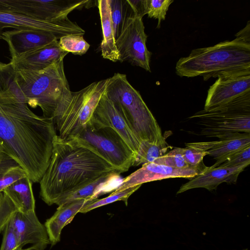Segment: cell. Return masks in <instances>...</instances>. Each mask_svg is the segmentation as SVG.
Instances as JSON below:
<instances>
[{
  "mask_svg": "<svg viewBox=\"0 0 250 250\" xmlns=\"http://www.w3.org/2000/svg\"><path fill=\"white\" fill-rule=\"evenodd\" d=\"M179 150L185 162L190 166L199 165L203 162L204 157L208 155L207 152L192 147H179Z\"/></svg>",
  "mask_w": 250,
  "mask_h": 250,
  "instance_id": "1f68e13d",
  "label": "cell"
},
{
  "mask_svg": "<svg viewBox=\"0 0 250 250\" xmlns=\"http://www.w3.org/2000/svg\"><path fill=\"white\" fill-rule=\"evenodd\" d=\"M186 146L192 147L207 152L216 160L215 164L236 152L250 146V133H236L219 140L190 143Z\"/></svg>",
  "mask_w": 250,
  "mask_h": 250,
  "instance_id": "ac0fdd59",
  "label": "cell"
},
{
  "mask_svg": "<svg viewBox=\"0 0 250 250\" xmlns=\"http://www.w3.org/2000/svg\"><path fill=\"white\" fill-rule=\"evenodd\" d=\"M28 176L20 164L4 151L0 152V193L16 181Z\"/></svg>",
  "mask_w": 250,
  "mask_h": 250,
  "instance_id": "7402d4cb",
  "label": "cell"
},
{
  "mask_svg": "<svg viewBox=\"0 0 250 250\" xmlns=\"http://www.w3.org/2000/svg\"><path fill=\"white\" fill-rule=\"evenodd\" d=\"M109 79L94 82L71 95L58 105L53 121L59 137L66 139L77 136L91 119Z\"/></svg>",
  "mask_w": 250,
  "mask_h": 250,
  "instance_id": "8992f818",
  "label": "cell"
},
{
  "mask_svg": "<svg viewBox=\"0 0 250 250\" xmlns=\"http://www.w3.org/2000/svg\"><path fill=\"white\" fill-rule=\"evenodd\" d=\"M208 167L203 162L198 165L177 168L157 164L154 162L142 165L141 168L122 180L114 191L117 192L143 184L162 179L173 178H192L203 173Z\"/></svg>",
  "mask_w": 250,
  "mask_h": 250,
  "instance_id": "8fae6325",
  "label": "cell"
},
{
  "mask_svg": "<svg viewBox=\"0 0 250 250\" xmlns=\"http://www.w3.org/2000/svg\"><path fill=\"white\" fill-rule=\"evenodd\" d=\"M247 162H250V146L236 152L210 167H233Z\"/></svg>",
  "mask_w": 250,
  "mask_h": 250,
  "instance_id": "f1b7e54d",
  "label": "cell"
},
{
  "mask_svg": "<svg viewBox=\"0 0 250 250\" xmlns=\"http://www.w3.org/2000/svg\"><path fill=\"white\" fill-rule=\"evenodd\" d=\"M18 250H44L42 248L35 245H32L31 247L26 249H21Z\"/></svg>",
  "mask_w": 250,
  "mask_h": 250,
  "instance_id": "e575fe53",
  "label": "cell"
},
{
  "mask_svg": "<svg viewBox=\"0 0 250 250\" xmlns=\"http://www.w3.org/2000/svg\"><path fill=\"white\" fill-rule=\"evenodd\" d=\"M32 182L28 176L21 178L6 188L3 193L11 200L18 211L28 212L35 210V200Z\"/></svg>",
  "mask_w": 250,
  "mask_h": 250,
  "instance_id": "44dd1931",
  "label": "cell"
},
{
  "mask_svg": "<svg viewBox=\"0 0 250 250\" xmlns=\"http://www.w3.org/2000/svg\"><path fill=\"white\" fill-rule=\"evenodd\" d=\"M250 163L247 162L233 167H217L211 168L208 167L203 173L192 178L188 182L183 184L177 191V194L196 188H205L212 191L224 182L236 184L239 175Z\"/></svg>",
  "mask_w": 250,
  "mask_h": 250,
  "instance_id": "e0dca14e",
  "label": "cell"
},
{
  "mask_svg": "<svg viewBox=\"0 0 250 250\" xmlns=\"http://www.w3.org/2000/svg\"><path fill=\"white\" fill-rule=\"evenodd\" d=\"M142 18L134 14L126 20L116 39V45L121 62L126 61L132 65L151 72L150 61L152 53L147 48V35Z\"/></svg>",
  "mask_w": 250,
  "mask_h": 250,
  "instance_id": "9c48e42d",
  "label": "cell"
},
{
  "mask_svg": "<svg viewBox=\"0 0 250 250\" xmlns=\"http://www.w3.org/2000/svg\"><path fill=\"white\" fill-rule=\"evenodd\" d=\"M15 72L17 82L28 105L40 107L44 117L53 118L59 104L71 94L63 59L40 71Z\"/></svg>",
  "mask_w": 250,
  "mask_h": 250,
  "instance_id": "5b68a950",
  "label": "cell"
},
{
  "mask_svg": "<svg viewBox=\"0 0 250 250\" xmlns=\"http://www.w3.org/2000/svg\"><path fill=\"white\" fill-rule=\"evenodd\" d=\"M0 250H18L19 243L17 234L10 222L6 226Z\"/></svg>",
  "mask_w": 250,
  "mask_h": 250,
  "instance_id": "4dcf8cb0",
  "label": "cell"
},
{
  "mask_svg": "<svg viewBox=\"0 0 250 250\" xmlns=\"http://www.w3.org/2000/svg\"><path fill=\"white\" fill-rule=\"evenodd\" d=\"M115 172H118L85 140L56 135L49 166L39 182L40 195L48 205H58L72 193Z\"/></svg>",
  "mask_w": 250,
  "mask_h": 250,
  "instance_id": "7a4b0ae2",
  "label": "cell"
},
{
  "mask_svg": "<svg viewBox=\"0 0 250 250\" xmlns=\"http://www.w3.org/2000/svg\"><path fill=\"white\" fill-rule=\"evenodd\" d=\"M1 151H3V149L1 144L0 143V152Z\"/></svg>",
  "mask_w": 250,
  "mask_h": 250,
  "instance_id": "d590c367",
  "label": "cell"
},
{
  "mask_svg": "<svg viewBox=\"0 0 250 250\" xmlns=\"http://www.w3.org/2000/svg\"><path fill=\"white\" fill-rule=\"evenodd\" d=\"M2 39L9 47L11 59L32 50L48 45L58 40L52 33L33 29H13L2 33Z\"/></svg>",
  "mask_w": 250,
  "mask_h": 250,
  "instance_id": "9a60e30c",
  "label": "cell"
},
{
  "mask_svg": "<svg viewBox=\"0 0 250 250\" xmlns=\"http://www.w3.org/2000/svg\"><path fill=\"white\" fill-rule=\"evenodd\" d=\"M134 14L143 18L146 14V0H127Z\"/></svg>",
  "mask_w": 250,
  "mask_h": 250,
  "instance_id": "d6a6232c",
  "label": "cell"
},
{
  "mask_svg": "<svg viewBox=\"0 0 250 250\" xmlns=\"http://www.w3.org/2000/svg\"><path fill=\"white\" fill-rule=\"evenodd\" d=\"M60 47L58 40L41 48L31 50L11 59L10 64L15 71H40L50 66L68 54Z\"/></svg>",
  "mask_w": 250,
  "mask_h": 250,
  "instance_id": "2e32d148",
  "label": "cell"
},
{
  "mask_svg": "<svg viewBox=\"0 0 250 250\" xmlns=\"http://www.w3.org/2000/svg\"><path fill=\"white\" fill-rule=\"evenodd\" d=\"M189 119H198L200 134L219 139L236 133H250V92L214 108L203 109Z\"/></svg>",
  "mask_w": 250,
  "mask_h": 250,
  "instance_id": "52a82bcc",
  "label": "cell"
},
{
  "mask_svg": "<svg viewBox=\"0 0 250 250\" xmlns=\"http://www.w3.org/2000/svg\"><path fill=\"white\" fill-rule=\"evenodd\" d=\"M141 185L129 188L117 192L113 191L109 196L103 199L94 200L83 207L80 211L81 213H86L92 209L113 203L117 201H123L126 205L129 197L138 190Z\"/></svg>",
  "mask_w": 250,
  "mask_h": 250,
  "instance_id": "d4e9b609",
  "label": "cell"
},
{
  "mask_svg": "<svg viewBox=\"0 0 250 250\" xmlns=\"http://www.w3.org/2000/svg\"><path fill=\"white\" fill-rule=\"evenodd\" d=\"M91 119L114 129L122 137L135 156L140 142L114 103L105 92L100 98Z\"/></svg>",
  "mask_w": 250,
  "mask_h": 250,
  "instance_id": "4fadbf2b",
  "label": "cell"
},
{
  "mask_svg": "<svg viewBox=\"0 0 250 250\" xmlns=\"http://www.w3.org/2000/svg\"><path fill=\"white\" fill-rule=\"evenodd\" d=\"M146 14L148 17L158 21L157 28L161 26L162 21L166 19L167 12L173 0H146Z\"/></svg>",
  "mask_w": 250,
  "mask_h": 250,
  "instance_id": "4316f807",
  "label": "cell"
},
{
  "mask_svg": "<svg viewBox=\"0 0 250 250\" xmlns=\"http://www.w3.org/2000/svg\"><path fill=\"white\" fill-rule=\"evenodd\" d=\"M5 28L14 29H33L45 31L53 34L59 40L68 35H83L85 31L68 18L56 21L39 20L18 14L0 11V39Z\"/></svg>",
  "mask_w": 250,
  "mask_h": 250,
  "instance_id": "30bf717a",
  "label": "cell"
},
{
  "mask_svg": "<svg viewBox=\"0 0 250 250\" xmlns=\"http://www.w3.org/2000/svg\"><path fill=\"white\" fill-rule=\"evenodd\" d=\"M108 79L105 94L114 103L139 142L165 141L156 119L126 75L118 73Z\"/></svg>",
  "mask_w": 250,
  "mask_h": 250,
  "instance_id": "277c9868",
  "label": "cell"
},
{
  "mask_svg": "<svg viewBox=\"0 0 250 250\" xmlns=\"http://www.w3.org/2000/svg\"><path fill=\"white\" fill-rule=\"evenodd\" d=\"M58 42L62 49L74 55H82L88 51L90 47L89 44L84 39L83 35L64 36L61 37Z\"/></svg>",
  "mask_w": 250,
  "mask_h": 250,
  "instance_id": "484cf974",
  "label": "cell"
},
{
  "mask_svg": "<svg viewBox=\"0 0 250 250\" xmlns=\"http://www.w3.org/2000/svg\"><path fill=\"white\" fill-rule=\"evenodd\" d=\"M250 21H248L247 25L236 35V38L239 39L246 42L250 43Z\"/></svg>",
  "mask_w": 250,
  "mask_h": 250,
  "instance_id": "836d02e7",
  "label": "cell"
},
{
  "mask_svg": "<svg viewBox=\"0 0 250 250\" xmlns=\"http://www.w3.org/2000/svg\"><path fill=\"white\" fill-rule=\"evenodd\" d=\"M109 2L110 0H98L103 33L100 48L104 59L116 62L119 60V54L116 45Z\"/></svg>",
  "mask_w": 250,
  "mask_h": 250,
  "instance_id": "ffe728a7",
  "label": "cell"
},
{
  "mask_svg": "<svg viewBox=\"0 0 250 250\" xmlns=\"http://www.w3.org/2000/svg\"><path fill=\"white\" fill-rule=\"evenodd\" d=\"M250 92V72L218 78L208 91L204 109L224 104Z\"/></svg>",
  "mask_w": 250,
  "mask_h": 250,
  "instance_id": "7c38bea8",
  "label": "cell"
},
{
  "mask_svg": "<svg viewBox=\"0 0 250 250\" xmlns=\"http://www.w3.org/2000/svg\"><path fill=\"white\" fill-rule=\"evenodd\" d=\"M17 209L3 192L0 193V233L5 229Z\"/></svg>",
  "mask_w": 250,
  "mask_h": 250,
  "instance_id": "f546056e",
  "label": "cell"
},
{
  "mask_svg": "<svg viewBox=\"0 0 250 250\" xmlns=\"http://www.w3.org/2000/svg\"><path fill=\"white\" fill-rule=\"evenodd\" d=\"M175 70L180 77L202 76L205 81L250 72V43L235 38L193 49L178 61Z\"/></svg>",
  "mask_w": 250,
  "mask_h": 250,
  "instance_id": "3957f363",
  "label": "cell"
},
{
  "mask_svg": "<svg viewBox=\"0 0 250 250\" xmlns=\"http://www.w3.org/2000/svg\"><path fill=\"white\" fill-rule=\"evenodd\" d=\"M56 135L53 118L29 108L15 71L10 63L0 62V143L33 183L40 182L49 166Z\"/></svg>",
  "mask_w": 250,
  "mask_h": 250,
  "instance_id": "6da1fadb",
  "label": "cell"
},
{
  "mask_svg": "<svg viewBox=\"0 0 250 250\" xmlns=\"http://www.w3.org/2000/svg\"><path fill=\"white\" fill-rule=\"evenodd\" d=\"M10 221L18 237L20 249L32 244L44 250L50 244L45 227L39 220L35 210L28 212L17 210Z\"/></svg>",
  "mask_w": 250,
  "mask_h": 250,
  "instance_id": "5bb4252c",
  "label": "cell"
},
{
  "mask_svg": "<svg viewBox=\"0 0 250 250\" xmlns=\"http://www.w3.org/2000/svg\"><path fill=\"white\" fill-rule=\"evenodd\" d=\"M168 148V146L166 140L160 143L142 141L132 166L137 167L141 165L153 162L158 158L166 154Z\"/></svg>",
  "mask_w": 250,
  "mask_h": 250,
  "instance_id": "603a6c76",
  "label": "cell"
},
{
  "mask_svg": "<svg viewBox=\"0 0 250 250\" xmlns=\"http://www.w3.org/2000/svg\"><path fill=\"white\" fill-rule=\"evenodd\" d=\"M93 201L79 199L58 206L55 213L44 224L52 246L60 241L62 230L64 227L71 222L83 207Z\"/></svg>",
  "mask_w": 250,
  "mask_h": 250,
  "instance_id": "d6986e66",
  "label": "cell"
},
{
  "mask_svg": "<svg viewBox=\"0 0 250 250\" xmlns=\"http://www.w3.org/2000/svg\"><path fill=\"white\" fill-rule=\"evenodd\" d=\"M109 5L114 34L116 39L127 19L134 13L127 0H110Z\"/></svg>",
  "mask_w": 250,
  "mask_h": 250,
  "instance_id": "cb8c5ba5",
  "label": "cell"
},
{
  "mask_svg": "<svg viewBox=\"0 0 250 250\" xmlns=\"http://www.w3.org/2000/svg\"><path fill=\"white\" fill-rule=\"evenodd\" d=\"M95 147L119 173L132 166L134 154L122 137L111 127L91 119L77 136Z\"/></svg>",
  "mask_w": 250,
  "mask_h": 250,
  "instance_id": "ba28073f",
  "label": "cell"
},
{
  "mask_svg": "<svg viewBox=\"0 0 250 250\" xmlns=\"http://www.w3.org/2000/svg\"><path fill=\"white\" fill-rule=\"evenodd\" d=\"M154 163L177 168L191 167L184 159L179 147H175L167 153L155 160Z\"/></svg>",
  "mask_w": 250,
  "mask_h": 250,
  "instance_id": "83f0119b",
  "label": "cell"
}]
</instances>
